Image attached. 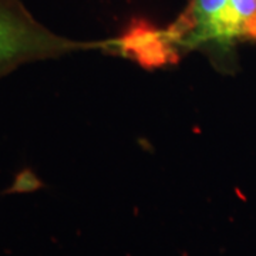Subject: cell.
Masks as SVG:
<instances>
[{
    "label": "cell",
    "instance_id": "cell-1",
    "mask_svg": "<svg viewBox=\"0 0 256 256\" xmlns=\"http://www.w3.org/2000/svg\"><path fill=\"white\" fill-rule=\"evenodd\" d=\"M160 66L200 53L228 73L240 44L256 43V0H188L166 28H156Z\"/></svg>",
    "mask_w": 256,
    "mask_h": 256
},
{
    "label": "cell",
    "instance_id": "cell-2",
    "mask_svg": "<svg viewBox=\"0 0 256 256\" xmlns=\"http://www.w3.org/2000/svg\"><path fill=\"white\" fill-rule=\"evenodd\" d=\"M107 50L110 40L78 42L40 23L20 0H0V78L18 67L86 50Z\"/></svg>",
    "mask_w": 256,
    "mask_h": 256
}]
</instances>
